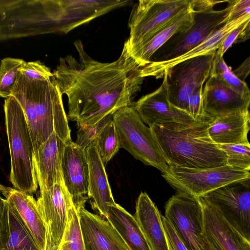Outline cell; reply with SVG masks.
Listing matches in <instances>:
<instances>
[{"label": "cell", "mask_w": 250, "mask_h": 250, "mask_svg": "<svg viewBox=\"0 0 250 250\" xmlns=\"http://www.w3.org/2000/svg\"><path fill=\"white\" fill-rule=\"evenodd\" d=\"M120 148L136 159L162 173L168 167L151 128L143 122L133 106L123 107L113 115Z\"/></svg>", "instance_id": "obj_5"}, {"label": "cell", "mask_w": 250, "mask_h": 250, "mask_svg": "<svg viewBox=\"0 0 250 250\" xmlns=\"http://www.w3.org/2000/svg\"><path fill=\"white\" fill-rule=\"evenodd\" d=\"M3 109L11 161L9 180L14 189L31 194L36 191L38 184L27 122L21 105L12 95L5 99Z\"/></svg>", "instance_id": "obj_4"}, {"label": "cell", "mask_w": 250, "mask_h": 250, "mask_svg": "<svg viewBox=\"0 0 250 250\" xmlns=\"http://www.w3.org/2000/svg\"><path fill=\"white\" fill-rule=\"evenodd\" d=\"M192 0H140L133 7L128 21L127 48L148 39L172 19L191 7Z\"/></svg>", "instance_id": "obj_8"}, {"label": "cell", "mask_w": 250, "mask_h": 250, "mask_svg": "<svg viewBox=\"0 0 250 250\" xmlns=\"http://www.w3.org/2000/svg\"><path fill=\"white\" fill-rule=\"evenodd\" d=\"M202 105L205 113L216 117L249 109L250 99L236 93L210 75L203 86Z\"/></svg>", "instance_id": "obj_17"}, {"label": "cell", "mask_w": 250, "mask_h": 250, "mask_svg": "<svg viewBox=\"0 0 250 250\" xmlns=\"http://www.w3.org/2000/svg\"><path fill=\"white\" fill-rule=\"evenodd\" d=\"M204 216V232L219 250H250L244 237L210 205L199 197Z\"/></svg>", "instance_id": "obj_21"}, {"label": "cell", "mask_w": 250, "mask_h": 250, "mask_svg": "<svg viewBox=\"0 0 250 250\" xmlns=\"http://www.w3.org/2000/svg\"><path fill=\"white\" fill-rule=\"evenodd\" d=\"M0 250H39L25 224L6 199L0 210Z\"/></svg>", "instance_id": "obj_22"}, {"label": "cell", "mask_w": 250, "mask_h": 250, "mask_svg": "<svg viewBox=\"0 0 250 250\" xmlns=\"http://www.w3.org/2000/svg\"><path fill=\"white\" fill-rule=\"evenodd\" d=\"M167 243H168L169 250H174V249H173V248H172V246H171L169 241L167 239Z\"/></svg>", "instance_id": "obj_40"}, {"label": "cell", "mask_w": 250, "mask_h": 250, "mask_svg": "<svg viewBox=\"0 0 250 250\" xmlns=\"http://www.w3.org/2000/svg\"><path fill=\"white\" fill-rule=\"evenodd\" d=\"M250 115L246 110L214 117L208 127V133L216 144L250 145L248 139Z\"/></svg>", "instance_id": "obj_24"}, {"label": "cell", "mask_w": 250, "mask_h": 250, "mask_svg": "<svg viewBox=\"0 0 250 250\" xmlns=\"http://www.w3.org/2000/svg\"><path fill=\"white\" fill-rule=\"evenodd\" d=\"M246 14H250V0H233V4L229 16V21L237 19Z\"/></svg>", "instance_id": "obj_36"}, {"label": "cell", "mask_w": 250, "mask_h": 250, "mask_svg": "<svg viewBox=\"0 0 250 250\" xmlns=\"http://www.w3.org/2000/svg\"><path fill=\"white\" fill-rule=\"evenodd\" d=\"M224 9L194 10V21L188 29L174 35L153 55L150 62L176 58L201 44L229 21L233 0Z\"/></svg>", "instance_id": "obj_6"}, {"label": "cell", "mask_w": 250, "mask_h": 250, "mask_svg": "<svg viewBox=\"0 0 250 250\" xmlns=\"http://www.w3.org/2000/svg\"><path fill=\"white\" fill-rule=\"evenodd\" d=\"M93 142L104 165L108 163L120 148L118 134L113 120Z\"/></svg>", "instance_id": "obj_29"}, {"label": "cell", "mask_w": 250, "mask_h": 250, "mask_svg": "<svg viewBox=\"0 0 250 250\" xmlns=\"http://www.w3.org/2000/svg\"><path fill=\"white\" fill-rule=\"evenodd\" d=\"M112 119L113 115H108L93 125L79 126L75 143L79 146L85 149Z\"/></svg>", "instance_id": "obj_32"}, {"label": "cell", "mask_w": 250, "mask_h": 250, "mask_svg": "<svg viewBox=\"0 0 250 250\" xmlns=\"http://www.w3.org/2000/svg\"><path fill=\"white\" fill-rule=\"evenodd\" d=\"M106 219L130 250H151L134 216L120 205L109 208Z\"/></svg>", "instance_id": "obj_26"}, {"label": "cell", "mask_w": 250, "mask_h": 250, "mask_svg": "<svg viewBox=\"0 0 250 250\" xmlns=\"http://www.w3.org/2000/svg\"><path fill=\"white\" fill-rule=\"evenodd\" d=\"M210 75L216 76L225 86L242 95L250 99V91L247 83L238 79L224 60L223 56L215 53Z\"/></svg>", "instance_id": "obj_27"}, {"label": "cell", "mask_w": 250, "mask_h": 250, "mask_svg": "<svg viewBox=\"0 0 250 250\" xmlns=\"http://www.w3.org/2000/svg\"><path fill=\"white\" fill-rule=\"evenodd\" d=\"M11 95L24 112L34 154L53 132L65 143L72 140L62 95L54 76L43 81L29 80L19 71Z\"/></svg>", "instance_id": "obj_2"}, {"label": "cell", "mask_w": 250, "mask_h": 250, "mask_svg": "<svg viewBox=\"0 0 250 250\" xmlns=\"http://www.w3.org/2000/svg\"><path fill=\"white\" fill-rule=\"evenodd\" d=\"M85 150L89 168L87 196L93 208L106 219L109 208L116 203L112 195L104 165L93 142Z\"/></svg>", "instance_id": "obj_20"}, {"label": "cell", "mask_w": 250, "mask_h": 250, "mask_svg": "<svg viewBox=\"0 0 250 250\" xmlns=\"http://www.w3.org/2000/svg\"><path fill=\"white\" fill-rule=\"evenodd\" d=\"M74 45L79 60L71 55L61 58L52 73L61 93L67 97V118L78 127L91 125L131 105L145 78L126 45L116 60L103 62L88 55L81 40Z\"/></svg>", "instance_id": "obj_1"}, {"label": "cell", "mask_w": 250, "mask_h": 250, "mask_svg": "<svg viewBox=\"0 0 250 250\" xmlns=\"http://www.w3.org/2000/svg\"><path fill=\"white\" fill-rule=\"evenodd\" d=\"M250 57H248L234 71L235 75L240 80L245 82L246 78L250 74Z\"/></svg>", "instance_id": "obj_37"}, {"label": "cell", "mask_w": 250, "mask_h": 250, "mask_svg": "<svg viewBox=\"0 0 250 250\" xmlns=\"http://www.w3.org/2000/svg\"><path fill=\"white\" fill-rule=\"evenodd\" d=\"M134 217L151 250H169L162 215L146 192H141L137 200Z\"/></svg>", "instance_id": "obj_23"}, {"label": "cell", "mask_w": 250, "mask_h": 250, "mask_svg": "<svg viewBox=\"0 0 250 250\" xmlns=\"http://www.w3.org/2000/svg\"><path fill=\"white\" fill-rule=\"evenodd\" d=\"M249 19H250V14H246L228 21L201 44L176 58L164 62H150L141 68V76L144 78L147 77H154L156 79L162 78L165 72L179 63L216 51L227 34Z\"/></svg>", "instance_id": "obj_19"}, {"label": "cell", "mask_w": 250, "mask_h": 250, "mask_svg": "<svg viewBox=\"0 0 250 250\" xmlns=\"http://www.w3.org/2000/svg\"><path fill=\"white\" fill-rule=\"evenodd\" d=\"M60 249L85 250L78 211L72 200L68 206L67 221Z\"/></svg>", "instance_id": "obj_28"}, {"label": "cell", "mask_w": 250, "mask_h": 250, "mask_svg": "<svg viewBox=\"0 0 250 250\" xmlns=\"http://www.w3.org/2000/svg\"><path fill=\"white\" fill-rule=\"evenodd\" d=\"M59 250H61L60 249V248H59Z\"/></svg>", "instance_id": "obj_41"}, {"label": "cell", "mask_w": 250, "mask_h": 250, "mask_svg": "<svg viewBox=\"0 0 250 250\" xmlns=\"http://www.w3.org/2000/svg\"><path fill=\"white\" fill-rule=\"evenodd\" d=\"M202 250H219L212 242L206 236L204 232L201 242Z\"/></svg>", "instance_id": "obj_38"}, {"label": "cell", "mask_w": 250, "mask_h": 250, "mask_svg": "<svg viewBox=\"0 0 250 250\" xmlns=\"http://www.w3.org/2000/svg\"><path fill=\"white\" fill-rule=\"evenodd\" d=\"M250 19L247 20L227 34L216 50L218 55L223 56L233 43L244 42L249 39L250 35Z\"/></svg>", "instance_id": "obj_33"}, {"label": "cell", "mask_w": 250, "mask_h": 250, "mask_svg": "<svg viewBox=\"0 0 250 250\" xmlns=\"http://www.w3.org/2000/svg\"><path fill=\"white\" fill-rule=\"evenodd\" d=\"M76 209L85 250H130L107 220L89 212L84 207Z\"/></svg>", "instance_id": "obj_15"}, {"label": "cell", "mask_w": 250, "mask_h": 250, "mask_svg": "<svg viewBox=\"0 0 250 250\" xmlns=\"http://www.w3.org/2000/svg\"><path fill=\"white\" fill-rule=\"evenodd\" d=\"M10 188L5 187L0 183V209L5 201V198H3L0 194H2L4 197L6 196L9 191Z\"/></svg>", "instance_id": "obj_39"}, {"label": "cell", "mask_w": 250, "mask_h": 250, "mask_svg": "<svg viewBox=\"0 0 250 250\" xmlns=\"http://www.w3.org/2000/svg\"><path fill=\"white\" fill-rule=\"evenodd\" d=\"M64 185L76 209L88 199L89 168L85 149L71 140L66 143L62 161Z\"/></svg>", "instance_id": "obj_14"}, {"label": "cell", "mask_w": 250, "mask_h": 250, "mask_svg": "<svg viewBox=\"0 0 250 250\" xmlns=\"http://www.w3.org/2000/svg\"><path fill=\"white\" fill-rule=\"evenodd\" d=\"M65 144L53 132L34 154V168L40 191L64 182L62 161Z\"/></svg>", "instance_id": "obj_16"}, {"label": "cell", "mask_w": 250, "mask_h": 250, "mask_svg": "<svg viewBox=\"0 0 250 250\" xmlns=\"http://www.w3.org/2000/svg\"><path fill=\"white\" fill-rule=\"evenodd\" d=\"M194 13L192 2L190 7L160 27L145 41L130 48L126 47L129 54L140 67L148 64L155 53L174 35L192 26Z\"/></svg>", "instance_id": "obj_18"}, {"label": "cell", "mask_w": 250, "mask_h": 250, "mask_svg": "<svg viewBox=\"0 0 250 250\" xmlns=\"http://www.w3.org/2000/svg\"><path fill=\"white\" fill-rule=\"evenodd\" d=\"M24 61L18 58H5L0 64V97L5 99L11 95L20 68Z\"/></svg>", "instance_id": "obj_30"}, {"label": "cell", "mask_w": 250, "mask_h": 250, "mask_svg": "<svg viewBox=\"0 0 250 250\" xmlns=\"http://www.w3.org/2000/svg\"><path fill=\"white\" fill-rule=\"evenodd\" d=\"M200 197L250 241V178L229 183Z\"/></svg>", "instance_id": "obj_9"}, {"label": "cell", "mask_w": 250, "mask_h": 250, "mask_svg": "<svg viewBox=\"0 0 250 250\" xmlns=\"http://www.w3.org/2000/svg\"><path fill=\"white\" fill-rule=\"evenodd\" d=\"M5 198L25 224L39 250H44L45 228L37 200L31 194L11 188Z\"/></svg>", "instance_id": "obj_25"}, {"label": "cell", "mask_w": 250, "mask_h": 250, "mask_svg": "<svg viewBox=\"0 0 250 250\" xmlns=\"http://www.w3.org/2000/svg\"><path fill=\"white\" fill-rule=\"evenodd\" d=\"M71 200L64 182L40 191L37 204L45 228L44 250H59L66 226L68 204Z\"/></svg>", "instance_id": "obj_12"}, {"label": "cell", "mask_w": 250, "mask_h": 250, "mask_svg": "<svg viewBox=\"0 0 250 250\" xmlns=\"http://www.w3.org/2000/svg\"><path fill=\"white\" fill-rule=\"evenodd\" d=\"M19 71L29 80L43 81L53 76L50 69L39 61H24Z\"/></svg>", "instance_id": "obj_34"}, {"label": "cell", "mask_w": 250, "mask_h": 250, "mask_svg": "<svg viewBox=\"0 0 250 250\" xmlns=\"http://www.w3.org/2000/svg\"><path fill=\"white\" fill-rule=\"evenodd\" d=\"M215 52L186 60L165 72L163 81L172 105L187 112L189 96L196 89L203 87L210 76Z\"/></svg>", "instance_id": "obj_10"}, {"label": "cell", "mask_w": 250, "mask_h": 250, "mask_svg": "<svg viewBox=\"0 0 250 250\" xmlns=\"http://www.w3.org/2000/svg\"><path fill=\"white\" fill-rule=\"evenodd\" d=\"M227 157V165L242 170H250V145L220 144Z\"/></svg>", "instance_id": "obj_31"}, {"label": "cell", "mask_w": 250, "mask_h": 250, "mask_svg": "<svg viewBox=\"0 0 250 250\" xmlns=\"http://www.w3.org/2000/svg\"><path fill=\"white\" fill-rule=\"evenodd\" d=\"M143 122L151 127L155 124H192L199 121L172 105L168 99L165 83L157 89L140 98L133 106ZM211 118V117H209Z\"/></svg>", "instance_id": "obj_13"}, {"label": "cell", "mask_w": 250, "mask_h": 250, "mask_svg": "<svg viewBox=\"0 0 250 250\" xmlns=\"http://www.w3.org/2000/svg\"><path fill=\"white\" fill-rule=\"evenodd\" d=\"M213 118L192 124L166 123L150 127L168 166L208 168L227 164L226 153L208 133Z\"/></svg>", "instance_id": "obj_3"}, {"label": "cell", "mask_w": 250, "mask_h": 250, "mask_svg": "<svg viewBox=\"0 0 250 250\" xmlns=\"http://www.w3.org/2000/svg\"><path fill=\"white\" fill-rule=\"evenodd\" d=\"M188 250H202L203 210L199 198L177 192L165 205V216Z\"/></svg>", "instance_id": "obj_11"}, {"label": "cell", "mask_w": 250, "mask_h": 250, "mask_svg": "<svg viewBox=\"0 0 250 250\" xmlns=\"http://www.w3.org/2000/svg\"><path fill=\"white\" fill-rule=\"evenodd\" d=\"M163 228L174 250H188L169 221L162 215Z\"/></svg>", "instance_id": "obj_35"}, {"label": "cell", "mask_w": 250, "mask_h": 250, "mask_svg": "<svg viewBox=\"0 0 250 250\" xmlns=\"http://www.w3.org/2000/svg\"><path fill=\"white\" fill-rule=\"evenodd\" d=\"M162 176L177 192L199 198L229 183L250 178V172L227 165L208 168L168 166Z\"/></svg>", "instance_id": "obj_7"}]
</instances>
